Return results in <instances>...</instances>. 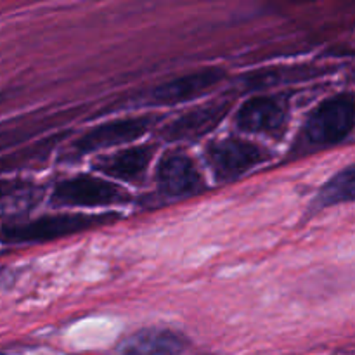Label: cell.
Here are the masks:
<instances>
[{
  "label": "cell",
  "instance_id": "1",
  "mask_svg": "<svg viewBox=\"0 0 355 355\" xmlns=\"http://www.w3.org/2000/svg\"><path fill=\"white\" fill-rule=\"evenodd\" d=\"M121 218L118 211L107 214H54L26 220H9L0 224V243L3 245H31L54 241L80 234Z\"/></svg>",
  "mask_w": 355,
  "mask_h": 355
},
{
  "label": "cell",
  "instance_id": "2",
  "mask_svg": "<svg viewBox=\"0 0 355 355\" xmlns=\"http://www.w3.org/2000/svg\"><path fill=\"white\" fill-rule=\"evenodd\" d=\"M159 121L158 114H141V116L118 118V120L106 121L103 125L90 128L85 134L80 135L62 153V162H78L83 156L90 153L103 151V149L113 148V146L127 144L148 134Z\"/></svg>",
  "mask_w": 355,
  "mask_h": 355
},
{
  "label": "cell",
  "instance_id": "3",
  "mask_svg": "<svg viewBox=\"0 0 355 355\" xmlns=\"http://www.w3.org/2000/svg\"><path fill=\"white\" fill-rule=\"evenodd\" d=\"M130 201V194L111 180L76 175L59 180L51 193V205L58 208H104Z\"/></svg>",
  "mask_w": 355,
  "mask_h": 355
},
{
  "label": "cell",
  "instance_id": "4",
  "mask_svg": "<svg viewBox=\"0 0 355 355\" xmlns=\"http://www.w3.org/2000/svg\"><path fill=\"white\" fill-rule=\"evenodd\" d=\"M205 158L215 179L229 182L270 159V153L252 141L224 137L207 146Z\"/></svg>",
  "mask_w": 355,
  "mask_h": 355
},
{
  "label": "cell",
  "instance_id": "5",
  "mask_svg": "<svg viewBox=\"0 0 355 355\" xmlns=\"http://www.w3.org/2000/svg\"><path fill=\"white\" fill-rule=\"evenodd\" d=\"M354 130V97L340 94L322 101L309 120L305 121L304 135L312 146H335L345 141Z\"/></svg>",
  "mask_w": 355,
  "mask_h": 355
},
{
  "label": "cell",
  "instance_id": "6",
  "mask_svg": "<svg viewBox=\"0 0 355 355\" xmlns=\"http://www.w3.org/2000/svg\"><path fill=\"white\" fill-rule=\"evenodd\" d=\"M231 107L232 99L229 97L208 101V103L173 118L170 123L162 128V137L168 142L198 141V139L211 134L225 120Z\"/></svg>",
  "mask_w": 355,
  "mask_h": 355
},
{
  "label": "cell",
  "instance_id": "7",
  "mask_svg": "<svg viewBox=\"0 0 355 355\" xmlns=\"http://www.w3.org/2000/svg\"><path fill=\"white\" fill-rule=\"evenodd\" d=\"M224 78L225 71L222 68H205L200 71L187 73L179 78L156 85L155 89L149 90L144 103L148 106H177L205 96Z\"/></svg>",
  "mask_w": 355,
  "mask_h": 355
},
{
  "label": "cell",
  "instance_id": "8",
  "mask_svg": "<svg viewBox=\"0 0 355 355\" xmlns=\"http://www.w3.org/2000/svg\"><path fill=\"white\" fill-rule=\"evenodd\" d=\"M288 103L283 97L260 96L252 97L239 107L236 114V125L246 134L277 135L283 134L288 127Z\"/></svg>",
  "mask_w": 355,
  "mask_h": 355
},
{
  "label": "cell",
  "instance_id": "9",
  "mask_svg": "<svg viewBox=\"0 0 355 355\" xmlns=\"http://www.w3.org/2000/svg\"><path fill=\"white\" fill-rule=\"evenodd\" d=\"M158 189L166 198L196 196L205 191V179L196 163L184 153H168L163 156L156 170Z\"/></svg>",
  "mask_w": 355,
  "mask_h": 355
},
{
  "label": "cell",
  "instance_id": "10",
  "mask_svg": "<svg viewBox=\"0 0 355 355\" xmlns=\"http://www.w3.org/2000/svg\"><path fill=\"white\" fill-rule=\"evenodd\" d=\"M156 144H142L134 148L121 149L113 155H103L92 163L94 170L104 173L106 177L116 180H125L130 184H142L148 175L155 153Z\"/></svg>",
  "mask_w": 355,
  "mask_h": 355
},
{
  "label": "cell",
  "instance_id": "11",
  "mask_svg": "<svg viewBox=\"0 0 355 355\" xmlns=\"http://www.w3.org/2000/svg\"><path fill=\"white\" fill-rule=\"evenodd\" d=\"M187 340L180 333L165 328H148L128 336L118 355H182Z\"/></svg>",
  "mask_w": 355,
  "mask_h": 355
},
{
  "label": "cell",
  "instance_id": "12",
  "mask_svg": "<svg viewBox=\"0 0 355 355\" xmlns=\"http://www.w3.org/2000/svg\"><path fill=\"white\" fill-rule=\"evenodd\" d=\"M68 135L69 132H58V134H52L49 137L30 142V144L23 146V148L16 149V151L6 153V155L0 156V175L2 173L16 172V170L33 168L37 165H44L49 159V156L52 155V151L58 148L59 142L62 141V137L66 139Z\"/></svg>",
  "mask_w": 355,
  "mask_h": 355
},
{
  "label": "cell",
  "instance_id": "13",
  "mask_svg": "<svg viewBox=\"0 0 355 355\" xmlns=\"http://www.w3.org/2000/svg\"><path fill=\"white\" fill-rule=\"evenodd\" d=\"M355 194V168L349 165L328 180L319 191L314 201L315 208H328L333 205L350 203Z\"/></svg>",
  "mask_w": 355,
  "mask_h": 355
},
{
  "label": "cell",
  "instance_id": "14",
  "mask_svg": "<svg viewBox=\"0 0 355 355\" xmlns=\"http://www.w3.org/2000/svg\"><path fill=\"white\" fill-rule=\"evenodd\" d=\"M326 68H307V66H300V68H277V69H266V71L253 73L243 78L248 89H267L270 85H279V83L288 82V80H309L314 76L324 75ZM243 83V85H245Z\"/></svg>",
  "mask_w": 355,
  "mask_h": 355
},
{
  "label": "cell",
  "instance_id": "15",
  "mask_svg": "<svg viewBox=\"0 0 355 355\" xmlns=\"http://www.w3.org/2000/svg\"><path fill=\"white\" fill-rule=\"evenodd\" d=\"M59 116H49L42 118V120H35L31 123L21 125V127L9 128V130L0 132V149L10 148V146H17L21 142L28 141V139L35 137L37 134H42L44 130H47L52 125V121L58 120Z\"/></svg>",
  "mask_w": 355,
  "mask_h": 355
},
{
  "label": "cell",
  "instance_id": "16",
  "mask_svg": "<svg viewBox=\"0 0 355 355\" xmlns=\"http://www.w3.org/2000/svg\"><path fill=\"white\" fill-rule=\"evenodd\" d=\"M30 187V184L24 180H0V203L9 198L19 196Z\"/></svg>",
  "mask_w": 355,
  "mask_h": 355
},
{
  "label": "cell",
  "instance_id": "17",
  "mask_svg": "<svg viewBox=\"0 0 355 355\" xmlns=\"http://www.w3.org/2000/svg\"><path fill=\"white\" fill-rule=\"evenodd\" d=\"M16 281V272L12 269H7V267H2L0 269V291L9 290L12 286V283Z\"/></svg>",
  "mask_w": 355,
  "mask_h": 355
},
{
  "label": "cell",
  "instance_id": "18",
  "mask_svg": "<svg viewBox=\"0 0 355 355\" xmlns=\"http://www.w3.org/2000/svg\"><path fill=\"white\" fill-rule=\"evenodd\" d=\"M0 355H2V352H0Z\"/></svg>",
  "mask_w": 355,
  "mask_h": 355
}]
</instances>
